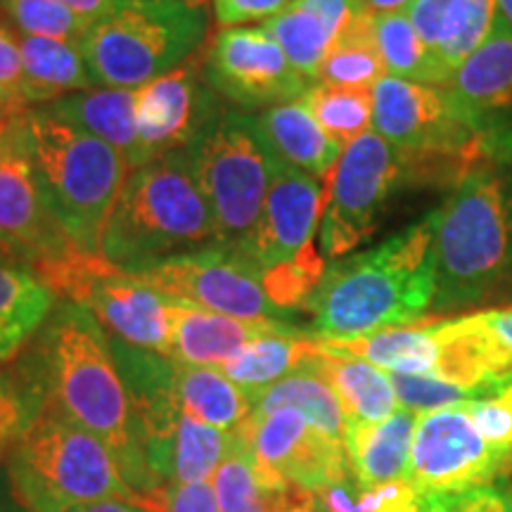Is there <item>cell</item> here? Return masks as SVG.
Segmentation results:
<instances>
[{
  "mask_svg": "<svg viewBox=\"0 0 512 512\" xmlns=\"http://www.w3.org/2000/svg\"><path fill=\"white\" fill-rule=\"evenodd\" d=\"M204 79L240 112L271 110L299 100L311 86L264 27H226L211 38Z\"/></svg>",
  "mask_w": 512,
  "mask_h": 512,
  "instance_id": "cell-14",
  "label": "cell"
},
{
  "mask_svg": "<svg viewBox=\"0 0 512 512\" xmlns=\"http://www.w3.org/2000/svg\"><path fill=\"white\" fill-rule=\"evenodd\" d=\"M264 29L283 48L292 67L309 81L318 79L325 57L337 41V31L299 0L264 22Z\"/></svg>",
  "mask_w": 512,
  "mask_h": 512,
  "instance_id": "cell-35",
  "label": "cell"
},
{
  "mask_svg": "<svg viewBox=\"0 0 512 512\" xmlns=\"http://www.w3.org/2000/svg\"><path fill=\"white\" fill-rule=\"evenodd\" d=\"M188 3L192 5V8H204V3H207V0H188Z\"/></svg>",
  "mask_w": 512,
  "mask_h": 512,
  "instance_id": "cell-56",
  "label": "cell"
},
{
  "mask_svg": "<svg viewBox=\"0 0 512 512\" xmlns=\"http://www.w3.org/2000/svg\"><path fill=\"white\" fill-rule=\"evenodd\" d=\"M211 486L221 512H320L313 491L261 467L240 434L230 456L211 477Z\"/></svg>",
  "mask_w": 512,
  "mask_h": 512,
  "instance_id": "cell-22",
  "label": "cell"
},
{
  "mask_svg": "<svg viewBox=\"0 0 512 512\" xmlns=\"http://www.w3.org/2000/svg\"><path fill=\"white\" fill-rule=\"evenodd\" d=\"M183 152L221 242L235 245L259 219L268 188L280 171L256 131L254 114L223 112Z\"/></svg>",
  "mask_w": 512,
  "mask_h": 512,
  "instance_id": "cell-9",
  "label": "cell"
},
{
  "mask_svg": "<svg viewBox=\"0 0 512 512\" xmlns=\"http://www.w3.org/2000/svg\"><path fill=\"white\" fill-rule=\"evenodd\" d=\"M209 17L188 0H121L93 24L81 53L95 83L138 91L200 53Z\"/></svg>",
  "mask_w": 512,
  "mask_h": 512,
  "instance_id": "cell-8",
  "label": "cell"
},
{
  "mask_svg": "<svg viewBox=\"0 0 512 512\" xmlns=\"http://www.w3.org/2000/svg\"><path fill=\"white\" fill-rule=\"evenodd\" d=\"M38 185L79 252L100 254L102 230L128 176L126 157L105 140L57 119L46 107L22 112Z\"/></svg>",
  "mask_w": 512,
  "mask_h": 512,
  "instance_id": "cell-5",
  "label": "cell"
},
{
  "mask_svg": "<svg viewBox=\"0 0 512 512\" xmlns=\"http://www.w3.org/2000/svg\"><path fill=\"white\" fill-rule=\"evenodd\" d=\"M373 131L394 147L408 185H456L484 162V131L446 88L384 76L373 88Z\"/></svg>",
  "mask_w": 512,
  "mask_h": 512,
  "instance_id": "cell-7",
  "label": "cell"
},
{
  "mask_svg": "<svg viewBox=\"0 0 512 512\" xmlns=\"http://www.w3.org/2000/svg\"><path fill=\"white\" fill-rule=\"evenodd\" d=\"M76 512H145L140 505H136L133 501H102V503H93L88 508H81Z\"/></svg>",
  "mask_w": 512,
  "mask_h": 512,
  "instance_id": "cell-50",
  "label": "cell"
},
{
  "mask_svg": "<svg viewBox=\"0 0 512 512\" xmlns=\"http://www.w3.org/2000/svg\"><path fill=\"white\" fill-rule=\"evenodd\" d=\"M332 176L318 181L292 166H280L259 219L245 238L235 242L238 252L266 273L292 264L316 247L313 235L328 209Z\"/></svg>",
  "mask_w": 512,
  "mask_h": 512,
  "instance_id": "cell-17",
  "label": "cell"
},
{
  "mask_svg": "<svg viewBox=\"0 0 512 512\" xmlns=\"http://www.w3.org/2000/svg\"><path fill=\"white\" fill-rule=\"evenodd\" d=\"M294 0H211L216 22L223 27H242L247 22H259L280 15Z\"/></svg>",
  "mask_w": 512,
  "mask_h": 512,
  "instance_id": "cell-44",
  "label": "cell"
},
{
  "mask_svg": "<svg viewBox=\"0 0 512 512\" xmlns=\"http://www.w3.org/2000/svg\"><path fill=\"white\" fill-rule=\"evenodd\" d=\"M304 366H311L328 380L342 403L347 425H373L399 411L392 375L363 358L339 354L318 342V351Z\"/></svg>",
  "mask_w": 512,
  "mask_h": 512,
  "instance_id": "cell-25",
  "label": "cell"
},
{
  "mask_svg": "<svg viewBox=\"0 0 512 512\" xmlns=\"http://www.w3.org/2000/svg\"><path fill=\"white\" fill-rule=\"evenodd\" d=\"M48 392L31 361L0 366V463L46 413Z\"/></svg>",
  "mask_w": 512,
  "mask_h": 512,
  "instance_id": "cell-36",
  "label": "cell"
},
{
  "mask_svg": "<svg viewBox=\"0 0 512 512\" xmlns=\"http://www.w3.org/2000/svg\"><path fill=\"white\" fill-rule=\"evenodd\" d=\"M0 8L10 17L12 27L22 34L57 38L81 46L91 24L74 15L60 0H0Z\"/></svg>",
  "mask_w": 512,
  "mask_h": 512,
  "instance_id": "cell-39",
  "label": "cell"
},
{
  "mask_svg": "<svg viewBox=\"0 0 512 512\" xmlns=\"http://www.w3.org/2000/svg\"><path fill=\"white\" fill-rule=\"evenodd\" d=\"M406 12L446 83L496 24V0H415Z\"/></svg>",
  "mask_w": 512,
  "mask_h": 512,
  "instance_id": "cell-21",
  "label": "cell"
},
{
  "mask_svg": "<svg viewBox=\"0 0 512 512\" xmlns=\"http://www.w3.org/2000/svg\"><path fill=\"white\" fill-rule=\"evenodd\" d=\"M325 349L349 354L392 375H434L441 361L439 320L389 328L356 339H318Z\"/></svg>",
  "mask_w": 512,
  "mask_h": 512,
  "instance_id": "cell-28",
  "label": "cell"
},
{
  "mask_svg": "<svg viewBox=\"0 0 512 512\" xmlns=\"http://www.w3.org/2000/svg\"><path fill=\"white\" fill-rule=\"evenodd\" d=\"M46 107L57 119L67 121L83 133L105 140L126 157L128 169H138V93L126 88H91L64 95Z\"/></svg>",
  "mask_w": 512,
  "mask_h": 512,
  "instance_id": "cell-26",
  "label": "cell"
},
{
  "mask_svg": "<svg viewBox=\"0 0 512 512\" xmlns=\"http://www.w3.org/2000/svg\"><path fill=\"white\" fill-rule=\"evenodd\" d=\"M254 124L266 150L280 166H292L318 181H328L335 174L344 147L320 128L302 100L254 114Z\"/></svg>",
  "mask_w": 512,
  "mask_h": 512,
  "instance_id": "cell-24",
  "label": "cell"
},
{
  "mask_svg": "<svg viewBox=\"0 0 512 512\" xmlns=\"http://www.w3.org/2000/svg\"><path fill=\"white\" fill-rule=\"evenodd\" d=\"M510 470L512 448L491 444L465 403L418 415L406 479L420 496L463 494L496 484Z\"/></svg>",
  "mask_w": 512,
  "mask_h": 512,
  "instance_id": "cell-13",
  "label": "cell"
},
{
  "mask_svg": "<svg viewBox=\"0 0 512 512\" xmlns=\"http://www.w3.org/2000/svg\"><path fill=\"white\" fill-rule=\"evenodd\" d=\"M55 302V294L34 268L0 261V366L12 361L43 328Z\"/></svg>",
  "mask_w": 512,
  "mask_h": 512,
  "instance_id": "cell-31",
  "label": "cell"
},
{
  "mask_svg": "<svg viewBox=\"0 0 512 512\" xmlns=\"http://www.w3.org/2000/svg\"><path fill=\"white\" fill-rule=\"evenodd\" d=\"M439 209L380 245L332 261L304 311L316 339H356L422 323L437 294L434 233Z\"/></svg>",
  "mask_w": 512,
  "mask_h": 512,
  "instance_id": "cell-1",
  "label": "cell"
},
{
  "mask_svg": "<svg viewBox=\"0 0 512 512\" xmlns=\"http://www.w3.org/2000/svg\"><path fill=\"white\" fill-rule=\"evenodd\" d=\"M249 399H252V415L294 411L332 439L344 441V434H347L342 403L332 392L328 380L311 366L294 370L271 387L249 394Z\"/></svg>",
  "mask_w": 512,
  "mask_h": 512,
  "instance_id": "cell-32",
  "label": "cell"
},
{
  "mask_svg": "<svg viewBox=\"0 0 512 512\" xmlns=\"http://www.w3.org/2000/svg\"><path fill=\"white\" fill-rule=\"evenodd\" d=\"M299 100L339 147H349L373 126V91L311 81Z\"/></svg>",
  "mask_w": 512,
  "mask_h": 512,
  "instance_id": "cell-38",
  "label": "cell"
},
{
  "mask_svg": "<svg viewBox=\"0 0 512 512\" xmlns=\"http://www.w3.org/2000/svg\"><path fill=\"white\" fill-rule=\"evenodd\" d=\"M290 328L292 325L285 320L235 318L176 299L174 342H171L169 358L188 363V366L221 368L247 344Z\"/></svg>",
  "mask_w": 512,
  "mask_h": 512,
  "instance_id": "cell-20",
  "label": "cell"
},
{
  "mask_svg": "<svg viewBox=\"0 0 512 512\" xmlns=\"http://www.w3.org/2000/svg\"><path fill=\"white\" fill-rule=\"evenodd\" d=\"M8 482L27 512H76L93 503L136 498L110 448L53 408H46L12 448Z\"/></svg>",
  "mask_w": 512,
  "mask_h": 512,
  "instance_id": "cell-6",
  "label": "cell"
},
{
  "mask_svg": "<svg viewBox=\"0 0 512 512\" xmlns=\"http://www.w3.org/2000/svg\"><path fill=\"white\" fill-rule=\"evenodd\" d=\"M494 27L512 31V0H496V24Z\"/></svg>",
  "mask_w": 512,
  "mask_h": 512,
  "instance_id": "cell-51",
  "label": "cell"
},
{
  "mask_svg": "<svg viewBox=\"0 0 512 512\" xmlns=\"http://www.w3.org/2000/svg\"><path fill=\"white\" fill-rule=\"evenodd\" d=\"M202 50L171 74L138 88V166L181 152L223 112L226 102L202 72Z\"/></svg>",
  "mask_w": 512,
  "mask_h": 512,
  "instance_id": "cell-16",
  "label": "cell"
},
{
  "mask_svg": "<svg viewBox=\"0 0 512 512\" xmlns=\"http://www.w3.org/2000/svg\"><path fill=\"white\" fill-rule=\"evenodd\" d=\"M60 3L67 5L74 15L86 19V22L93 27V24H98L100 19L112 15V12L119 8L121 0H60Z\"/></svg>",
  "mask_w": 512,
  "mask_h": 512,
  "instance_id": "cell-48",
  "label": "cell"
},
{
  "mask_svg": "<svg viewBox=\"0 0 512 512\" xmlns=\"http://www.w3.org/2000/svg\"><path fill=\"white\" fill-rule=\"evenodd\" d=\"M0 512H27V510H24L22 505L15 501V496L8 498V496L0 494Z\"/></svg>",
  "mask_w": 512,
  "mask_h": 512,
  "instance_id": "cell-53",
  "label": "cell"
},
{
  "mask_svg": "<svg viewBox=\"0 0 512 512\" xmlns=\"http://www.w3.org/2000/svg\"><path fill=\"white\" fill-rule=\"evenodd\" d=\"M432 311L482 302L512 275V169L482 162L439 207Z\"/></svg>",
  "mask_w": 512,
  "mask_h": 512,
  "instance_id": "cell-3",
  "label": "cell"
},
{
  "mask_svg": "<svg viewBox=\"0 0 512 512\" xmlns=\"http://www.w3.org/2000/svg\"><path fill=\"white\" fill-rule=\"evenodd\" d=\"M34 273L55 299L93 313L110 337L162 356L171 354L176 299L152 290L102 254L72 249L62 259L36 266Z\"/></svg>",
  "mask_w": 512,
  "mask_h": 512,
  "instance_id": "cell-10",
  "label": "cell"
},
{
  "mask_svg": "<svg viewBox=\"0 0 512 512\" xmlns=\"http://www.w3.org/2000/svg\"><path fill=\"white\" fill-rule=\"evenodd\" d=\"M22 110H27V107H24V105H0V136L8 131L10 124L15 121V117Z\"/></svg>",
  "mask_w": 512,
  "mask_h": 512,
  "instance_id": "cell-52",
  "label": "cell"
},
{
  "mask_svg": "<svg viewBox=\"0 0 512 512\" xmlns=\"http://www.w3.org/2000/svg\"><path fill=\"white\" fill-rule=\"evenodd\" d=\"M418 413L399 408L387 420L373 425H347L349 467L361 489L401 482L408 475V460Z\"/></svg>",
  "mask_w": 512,
  "mask_h": 512,
  "instance_id": "cell-27",
  "label": "cell"
},
{
  "mask_svg": "<svg viewBox=\"0 0 512 512\" xmlns=\"http://www.w3.org/2000/svg\"><path fill=\"white\" fill-rule=\"evenodd\" d=\"M363 3L373 15H387V12L408 10L415 0H363Z\"/></svg>",
  "mask_w": 512,
  "mask_h": 512,
  "instance_id": "cell-49",
  "label": "cell"
},
{
  "mask_svg": "<svg viewBox=\"0 0 512 512\" xmlns=\"http://www.w3.org/2000/svg\"><path fill=\"white\" fill-rule=\"evenodd\" d=\"M420 512H512V489L486 484L451 496H420Z\"/></svg>",
  "mask_w": 512,
  "mask_h": 512,
  "instance_id": "cell-42",
  "label": "cell"
},
{
  "mask_svg": "<svg viewBox=\"0 0 512 512\" xmlns=\"http://www.w3.org/2000/svg\"><path fill=\"white\" fill-rule=\"evenodd\" d=\"M0 105H24V102H22V98H19L17 93L0 88ZM24 107H27V105H24Z\"/></svg>",
  "mask_w": 512,
  "mask_h": 512,
  "instance_id": "cell-54",
  "label": "cell"
},
{
  "mask_svg": "<svg viewBox=\"0 0 512 512\" xmlns=\"http://www.w3.org/2000/svg\"><path fill=\"white\" fill-rule=\"evenodd\" d=\"M24 83V64L19 53L17 29L0 19V88L17 93L22 91ZM22 98V95H19ZM24 102V100H22Z\"/></svg>",
  "mask_w": 512,
  "mask_h": 512,
  "instance_id": "cell-45",
  "label": "cell"
},
{
  "mask_svg": "<svg viewBox=\"0 0 512 512\" xmlns=\"http://www.w3.org/2000/svg\"><path fill=\"white\" fill-rule=\"evenodd\" d=\"M392 375V373H389ZM396 399H399V408L413 413H430L439 411V408L460 406V403L477 401L475 394L467 389L458 387V384L441 380V377L432 375H392Z\"/></svg>",
  "mask_w": 512,
  "mask_h": 512,
  "instance_id": "cell-40",
  "label": "cell"
},
{
  "mask_svg": "<svg viewBox=\"0 0 512 512\" xmlns=\"http://www.w3.org/2000/svg\"><path fill=\"white\" fill-rule=\"evenodd\" d=\"M22 112L0 136V242L19 264L36 268L62 259L76 247L57 223L38 185L24 143Z\"/></svg>",
  "mask_w": 512,
  "mask_h": 512,
  "instance_id": "cell-15",
  "label": "cell"
},
{
  "mask_svg": "<svg viewBox=\"0 0 512 512\" xmlns=\"http://www.w3.org/2000/svg\"><path fill=\"white\" fill-rule=\"evenodd\" d=\"M235 432L247 441L261 467L313 494L349 479L351 467L344 441L328 437L299 413L249 415Z\"/></svg>",
  "mask_w": 512,
  "mask_h": 512,
  "instance_id": "cell-18",
  "label": "cell"
},
{
  "mask_svg": "<svg viewBox=\"0 0 512 512\" xmlns=\"http://www.w3.org/2000/svg\"><path fill=\"white\" fill-rule=\"evenodd\" d=\"M235 444V432L204 425L185 413L169 425L140 437V448L155 489L162 484L211 482Z\"/></svg>",
  "mask_w": 512,
  "mask_h": 512,
  "instance_id": "cell-19",
  "label": "cell"
},
{
  "mask_svg": "<svg viewBox=\"0 0 512 512\" xmlns=\"http://www.w3.org/2000/svg\"><path fill=\"white\" fill-rule=\"evenodd\" d=\"M145 512H221L211 482L162 484L133 498Z\"/></svg>",
  "mask_w": 512,
  "mask_h": 512,
  "instance_id": "cell-41",
  "label": "cell"
},
{
  "mask_svg": "<svg viewBox=\"0 0 512 512\" xmlns=\"http://www.w3.org/2000/svg\"><path fill=\"white\" fill-rule=\"evenodd\" d=\"M316 351V337L290 328L247 344L240 354L223 363L219 370L247 394H254L302 368Z\"/></svg>",
  "mask_w": 512,
  "mask_h": 512,
  "instance_id": "cell-33",
  "label": "cell"
},
{
  "mask_svg": "<svg viewBox=\"0 0 512 512\" xmlns=\"http://www.w3.org/2000/svg\"><path fill=\"white\" fill-rule=\"evenodd\" d=\"M31 363L46 384L48 408L110 448L136 494L155 489L126 382L114 361L110 335L98 318L62 302L50 316Z\"/></svg>",
  "mask_w": 512,
  "mask_h": 512,
  "instance_id": "cell-2",
  "label": "cell"
},
{
  "mask_svg": "<svg viewBox=\"0 0 512 512\" xmlns=\"http://www.w3.org/2000/svg\"><path fill=\"white\" fill-rule=\"evenodd\" d=\"M484 162L512 169V124L491 126L482 136Z\"/></svg>",
  "mask_w": 512,
  "mask_h": 512,
  "instance_id": "cell-46",
  "label": "cell"
},
{
  "mask_svg": "<svg viewBox=\"0 0 512 512\" xmlns=\"http://www.w3.org/2000/svg\"><path fill=\"white\" fill-rule=\"evenodd\" d=\"M484 325L489 328L491 337L496 339L498 347L508 358L510 368H512V306H501V309H486L479 311Z\"/></svg>",
  "mask_w": 512,
  "mask_h": 512,
  "instance_id": "cell-47",
  "label": "cell"
},
{
  "mask_svg": "<svg viewBox=\"0 0 512 512\" xmlns=\"http://www.w3.org/2000/svg\"><path fill=\"white\" fill-rule=\"evenodd\" d=\"M171 389L181 413L204 425L235 432L252 415V399L219 368L188 366L171 358Z\"/></svg>",
  "mask_w": 512,
  "mask_h": 512,
  "instance_id": "cell-30",
  "label": "cell"
},
{
  "mask_svg": "<svg viewBox=\"0 0 512 512\" xmlns=\"http://www.w3.org/2000/svg\"><path fill=\"white\" fill-rule=\"evenodd\" d=\"M19 53L24 64L22 95L24 105L38 107L64 98V95L91 91L98 86L83 60L81 46L57 38L29 36L17 31Z\"/></svg>",
  "mask_w": 512,
  "mask_h": 512,
  "instance_id": "cell-29",
  "label": "cell"
},
{
  "mask_svg": "<svg viewBox=\"0 0 512 512\" xmlns=\"http://www.w3.org/2000/svg\"><path fill=\"white\" fill-rule=\"evenodd\" d=\"M375 41L389 76L427 86H446L444 72L422 43L406 10L375 15Z\"/></svg>",
  "mask_w": 512,
  "mask_h": 512,
  "instance_id": "cell-37",
  "label": "cell"
},
{
  "mask_svg": "<svg viewBox=\"0 0 512 512\" xmlns=\"http://www.w3.org/2000/svg\"><path fill=\"white\" fill-rule=\"evenodd\" d=\"M401 188H408L406 166L380 133L368 131L344 147L320 228V254L337 261L363 245Z\"/></svg>",
  "mask_w": 512,
  "mask_h": 512,
  "instance_id": "cell-11",
  "label": "cell"
},
{
  "mask_svg": "<svg viewBox=\"0 0 512 512\" xmlns=\"http://www.w3.org/2000/svg\"><path fill=\"white\" fill-rule=\"evenodd\" d=\"M384 76L387 67L375 41V15L368 10L337 36L316 81L337 88L373 91Z\"/></svg>",
  "mask_w": 512,
  "mask_h": 512,
  "instance_id": "cell-34",
  "label": "cell"
},
{
  "mask_svg": "<svg viewBox=\"0 0 512 512\" xmlns=\"http://www.w3.org/2000/svg\"><path fill=\"white\" fill-rule=\"evenodd\" d=\"M221 242L185 152L157 157L126 176L102 230L100 254L124 271Z\"/></svg>",
  "mask_w": 512,
  "mask_h": 512,
  "instance_id": "cell-4",
  "label": "cell"
},
{
  "mask_svg": "<svg viewBox=\"0 0 512 512\" xmlns=\"http://www.w3.org/2000/svg\"><path fill=\"white\" fill-rule=\"evenodd\" d=\"M465 408L477 430L491 444L512 448V384L484 399L465 403Z\"/></svg>",
  "mask_w": 512,
  "mask_h": 512,
  "instance_id": "cell-43",
  "label": "cell"
},
{
  "mask_svg": "<svg viewBox=\"0 0 512 512\" xmlns=\"http://www.w3.org/2000/svg\"><path fill=\"white\" fill-rule=\"evenodd\" d=\"M444 88L467 119L489 131L494 117L512 110V31L494 27Z\"/></svg>",
  "mask_w": 512,
  "mask_h": 512,
  "instance_id": "cell-23",
  "label": "cell"
},
{
  "mask_svg": "<svg viewBox=\"0 0 512 512\" xmlns=\"http://www.w3.org/2000/svg\"><path fill=\"white\" fill-rule=\"evenodd\" d=\"M0 261H15V264H19V261L15 259V254H12L10 249L3 245V242H0Z\"/></svg>",
  "mask_w": 512,
  "mask_h": 512,
  "instance_id": "cell-55",
  "label": "cell"
},
{
  "mask_svg": "<svg viewBox=\"0 0 512 512\" xmlns=\"http://www.w3.org/2000/svg\"><path fill=\"white\" fill-rule=\"evenodd\" d=\"M164 297L247 320H285L264 287V273L228 242L169 256L157 264L126 271Z\"/></svg>",
  "mask_w": 512,
  "mask_h": 512,
  "instance_id": "cell-12",
  "label": "cell"
}]
</instances>
